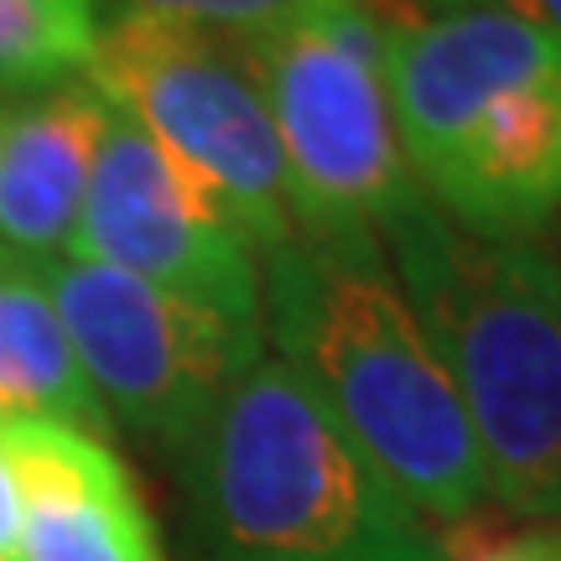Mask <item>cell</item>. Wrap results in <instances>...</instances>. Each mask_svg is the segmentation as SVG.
Masks as SVG:
<instances>
[{"mask_svg": "<svg viewBox=\"0 0 561 561\" xmlns=\"http://www.w3.org/2000/svg\"><path fill=\"white\" fill-rule=\"evenodd\" d=\"M214 561H442L385 468L280 354H261L178 453Z\"/></svg>", "mask_w": 561, "mask_h": 561, "instance_id": "1", "label": "cell"}, {"mask_svg": "<svg viewBox=\"0 0 561 561\" xmlns=\"http://www.w3.org/2000/svg\"><path fill=\"white\" fill-rule=\"evenodd\" d=\"M385 261L453 375L489 500L561 525V250L479 240L421 198Z\"/></svg>", "mask_w": 561, "mask_h": 561, "instance_id": "2", "label": "cell"}, {"mask_svg": "<svg viewBox=\"0 0 561 561\" xmlns=\"http://www.w3.org/2000/svg\"><path fill=\"white\" fill-rule=\"evenodd\" d=\"M261 328L421 520L462 525L479 515L489 500L479 447L390 265L280 244L261 261Z\"/></svg>", "mask_w": 561, "mask_h": 561, "instance_id": "3", "label": "cell"}, {"mask_svg": "<svg viewBox=\"0 0 561 561\" xmlns=\"http://www.w3.org/2000/svg\"><path fill=\"white\" fill-rule=\"evenodd\" d=\"M385 37L390 21L369 0H307L276 32L240 42L280 140L291 234L364 265H390L385 234L426 198L390 115Z\"/></svg>", "mask_w": 561, "mask_h": 561, "instance_id": "4", "label": "cell"}, {"mask_svg": "<svg viewBox=\"0 0 561 561\" xmlns=\"http://www.w3.org/2000/svg\"><path fill=\"white\" fill-rule=\"evenodd\" d=\"M83 79L219 203L255 261L297 240L276 125L240 42L115 11Z\"/></svg>", "mask_w": 561, "mask_h": 561, "instance_id": "5", "label": "cell"}, {"mask_svg": "<svg viewBox=\"0 0 561 561\" xmlns=\"http://www.w3.org/2000/svg\"><path fill=\"white\" fill-rule=\"evenodd\" d=\"M42 280L110 426L172 458L198 437L224 390L265 354L261 328L187 307L115 265L68 255L47 265Z\"/></svg>", "mask_w": 561, "mask_h": 561, "instance_id": "6", "label": "cell"}, {"mask_svg": "<svg viewBox=\"0 0 561 561\" xmlns=\"http://www.w3.org/2000/svg\"><path fill=\"white\" fill-rule=\"evenodd\" d=\"M73 255L115 265L224 322L261 328V261L224 208L110 104ZM265 333V328H261Z\"/></svg>", "mask_w": 561, "mask_h": 561, "instance_id": "7", "label": "cell"}, {"mask_svg": "<svg viewBox=\"0 0 561 561\" xmlns=\"http://www.w3.org/2000/svg\"><path fill=\"white\" fill-rule=\"evenodd\" d=\"M411 178L479 240H541L561 214V58L483 94L411 161Z\"/></svg>", "mask_w": 561, "mask_h": 561, "instance_id": "8", "label": "cell"}, {"mask_svg": "<svg viewBox=\"0 0 561 561\" xmlns=\"http://www.w3.org/2000/svg\"><path fill=\"white\" fill-rule=\"evenodd\" d=\"M21 494V561H167L136 473L110 437L58 421H0Z\"/></svg>", "mask_w": 561, "mask_h": 561, "instance_id": "9", "label": "cell"}, {"mask_svg": "<svg viewBox=\"0 0 561 561\" xmlns=\"http://www.w3.org/2000/svg\"><path fill=\"white\" fill-rule=\"evenodd\" d=\"M110 100L89 79L0 104V255L47 271L73 255Z\"/></svg>", "mask_w": 561, "mask_h": 561, "instance_id": "10", "label": "cell"}, {"mask_svg": "<svg viewBox=\"0 0 561 561\" xmlns=\"http://www.w3.org/2000/svg\"><path fill=\"white\" fill-rule=\"evenodd\" d=\"M0 421H58L94 437L115 426L83 380L42 271L0 255Z\"/></svg>", "mask_w": 561, "mask_h": 561, "instance_id": "11", "label": "cell"}, {"mask_svg": "<svg viewBox=\"0 0 561 561\" xmlns=\"http://www.w3.org/2000/svg\"><path fill=\"white\" fill-rule=\"evenodd\" d=\"M100 26L94 0H0V89L37 94L83 79Z\"/></svg>", "mask_w": 561, "mask_h": 561, "instance_id": "12", "label": "cell"}, {"mask_svg": "<svg viewBox=\"0 0 561 561\" xmlns=\"http://www.w3.org/2000/svg\"><path fill=\"white\" fill-rule=\"evenodd\" d=\"M307 0H121V11L157 21H178V26H198L229 42H255L276 32L280 21H291Z\"/></svg>", "mask_w": 561, "mask_h": 561, "instance_id": "13", "label": "cell"}, {"mask_svg": "<svg viewBox=\"0 0 561 561\" xmlns=\"http://www.w3.org/2000/svg\"><path fill=\"white\" fill-rule=\"evenodd\" d=\"M442 561H561V525H489L462 520L437 536Z\"/></svg>", "mask_w": 561, "mask_h": 561, "instance_id": "14", "label": "cell"}, {"mask_svg": "<svg viewBox=\"0 0 561 561\" xmlns=\"http://www.w3.org/2000/svg\"><path fill=\"white\" fill-rule=\"evenodd\" d=\"M458 5H483V11H504L515 21L541 26L546 37L561 42V0H426V11H458Z\"/></svg>", "mask_w": 561, "mask_h": 561, "instance_id": "15", "label": "cell"}, {"mask_svg": "<svg viewBox=\"0 0 561 561\" xmlns=\"http://www.w3.org/2000/svg\"><path fill=\"white\" fill-rule=\"evenodd\" d=\"M0 561H21V494L5 447H0Z\"/></svg>", "mask_w": 561, "mask_h": 561, "instance_id": "16", "label": "cell"}]
</instances>
